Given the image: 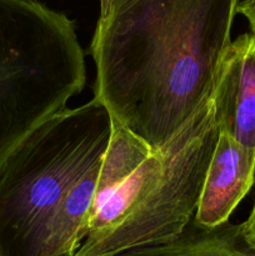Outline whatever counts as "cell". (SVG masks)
<instances>
[{"instance_id": "cell-1", "label": "cell", "mask_w": 255, "mask_h": 256, "mask_svg": "<svg viewBox=\"0 0 255 256\" xmlns=\"http://www.w3.org/2000/svg\"><path fill=\"white\" fill-rule=\"evenodd\" d=\"M236 2H100L94 99L152 152L212 96Z\"/></svg>"}, {"instance_id": "cell-2", "label": "cell", "mask_w": 255, "mask_h": 256, "mask_svg": "<svg viewBox=\"0 0 255 256\" xmlns=\"http://www.w3.org/2000/svg\"><path fill=\"white\" fill-rule=\"evenodd\" d=\"M112 118L95 99L28 135L0 165V256H76Z\"/></svg>"}, {"instance_id": "cell-3", "label": "cell", "mask_w": 255, "mask_h": 256, "mask_svg": "<svg viewBox=\"0 0 255 256\" xmlns=\"http://www.w3.org/2000/svg\"><path fill=\"white\" fill-rule=\"evenodd\" d=\"M218 139L210 98L115 190L76 256H115L179 236L196 212Z\"/></svg>"}, {"instance_id": "cell-4", "label": "cell", "mask_w": 255, "mask_h": 256, "mask_svg": "<svg viewBox=\"0 0 255 256\" xmlns=\"http://www.w3.org/2000/svg\"><path fill=\"white\" fill-rule=\"evenodd\" d=\"M85 84L74 20L44 2L0 0V165Z\"/></svg>"}, {"instance_id": "cell-5", "label": "cell", "mask_w": 255, "mask_h": 256, "mask_svg": "<svg viewBox=\"0 0 255 256\" xmlns=\"http://www.w3.org/2000/svg\"><path fill=\"white\" fill-rule=\"evenodd\" d=\"M212 109L220 134L255 154V36L232 40L218 68Z\"/></svg>"}, {"instance_id": "cell-6", "label": "cell", "mask_w": 255, "mask_h": 256, "mask_svg": "<svg viewBox=\"0 0 255 256\" xmlns=\"http://www.w3.org/2000/svg\"><path fill=\"white\" fill-rule=\"evenodd\" d=\"M255 180V154L219 132L194 220L205 229L229 222Z\"/></svg>"}, {"instance_id": "cell-7", "label": "cell", "mask_w": 255, "mask_h": 256, "mask_svg": "<svg viewBox=\"0 0 255 256\" xmlns=\"http://www.w3.org/2000/svg\"><path fill=\"white\" fill-rule=\"evenodd\" d=\"M115 256H255L242 235V224L225 222L205 229L194 218L184 232L170 242L138 248Z\"/></svg>"}, {"instance_id": "cell-8", "label": "cell", "mask_w": 255, "mask_h": 256, "mask_svg": "<svg viewBox=\"0 0 255 256\" xmlns=\"http://www.w3.org/2000/svg\"><path fill=\"white\" fill-rule=\"evenodd\" d=\"M152 154L142 140L112 119V134L98 175L92 218Z\"/></svg>"}, {"instance_id": "cell-9", "label": "cell", "mask_w": 255, "mask_h": 256, "mask_svg": "<svg viewBox=\"0 0 255 256\" xmlns=\"http://www.w3.org/2000/svg\"><path fill=\"white\" fill-rule=\"evenodd\" d=\"M236 14L242 15L248 20L252 34L255 36V0L236 2Z\"/></svg>"}, {"instance_id": "cell-10", "label": "cell", "mask_w": 255, "mask_h": 256, "mask_svg": "<svg viewBox=\"0 0 255 256\" xmlns=\"http://www.w3.org/2000/svg\"><path fill=\"white\" fill-rule=\"evenodd\" d=\"M242 235H244L245 240L249 244V246H254L255 245V204L252 206V212H250L249 218L245 220L242 224Z\"/></svg>"}, {"instance_id": "cell-11", "label": "cell", "mask_w": 255, "mask_h": 256, "mask_svg": "<svg viewBox=\"0 0 255 256\" xmlns=\"http://www.w3.org/2000/svg\"><path fill=\"white\" fill-rule=\"evenodd\" d=\"M250 248H252V249H254V250H255V245H254V246H250Z\"/></svg>"}]
</instances>
